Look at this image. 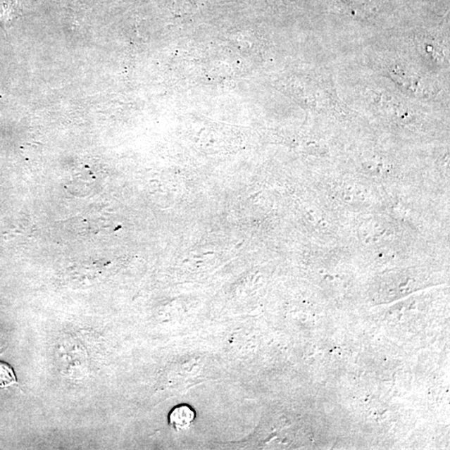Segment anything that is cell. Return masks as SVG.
Listing matches in <instances>:
<instances>
[{
	"label": "cell",
	"instance_id": "cell-1",
	"mask_svg": "<svg viewBox=\"0 0 450 450\" xmlns=\"http://www.w3.org/2000/svg\"><path fill=\"white\" fill-rule=\"evenodd\" d=\"M168 420L171 428L175 430L178 432L187 430L196 420V412L188 404H180L170 412Z\"/></svg>",
	"mask_w": 450,
	"mask_h": 450
},
{
	"label": "cell",
	"instance_id": "cell-2",
	"mask_svg": "<svg viewBox=\"0 0 450 450\" xmlns=\"http://www.w3.org/2000/svg\"><path fill=\"white\" fill-rule=\"evenodd\" d=\"M18 383L13 368L6 362L0 361V389L8 388Z\"/></svg>",
	"mask_w": 450,
	"mask_h": 450
}]
</instances>
